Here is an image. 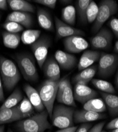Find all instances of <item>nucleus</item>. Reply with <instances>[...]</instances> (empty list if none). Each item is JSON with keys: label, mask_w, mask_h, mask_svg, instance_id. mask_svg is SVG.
Here are the masks:
<instances>
[{"label": "nucleus", "mask_w": 118, "mask_h": 132, "mask_svg": "<svg viewBox=\"0 0 118 132\" xmlns=\"http://www.w3.org/2000/svg\"><path fill=\"white\" fill-rule=\"evenodd\" d=\"M98 66V75L102 78L111 76L118 66V55L102 52Z\"/></svg>", "instance_id": "0eeeda50"}, {"label": "nucleus", "mask_w": 118, "mask_h": 132, "mask_svg": "<svg viewBox=\"0 0 118 132\" xmlns=\"http://www.w3.org/2000/svg\"><path fill=\"white\" fill-rule=\"evenodd\" d=\"M56 30V40L63 38H67L73 36H84L85 33L80 29L73 28L60 20L57 16L54 17Z\"/></svg>", "instance_id": "9b49d317"}, {"label": "nucleus", "mask_w": 118, "mask_h": 132, "mask_svg": "<svg viewBox=\"0 0 118 132\" xmlns=\"http://www.w3.org/2000/svg\"><path fill=\"white\" fill-rule=\"evenodd\" d=\"M48 132H50V131H48Z\"/></svg>", "instance_id": "3c124183"}, {"label": "nucleus", "mask_w": 118, "mask_h": 132, "mask_svg": "<svg viewBox=\"0 0 118 132\" xmlns=\"http://www.w3.org/2000/svg\"><path fill=\"white\" fill-rule=\"evenodd\" d=\"M98 11L99 6L94 1H91L87 7L86 12L87 20L88 23H93L95 21L98 15Z\"/></svg>", "instance_id": "473e14b6"}, {"label": "nucleus", "mask_w": 118, "mask_h": 132, "mask_svg": "<svg viewBox=\"0 0 118 132\" xmlns=\"http://www.w3.org/2000/svg\"><path fill=\"white\" fill-rule=\"evenodd\" d=\"M78 128L77 126H72L68 128H62L56 131L55 132H75Z\"/></svg>", "instance_id": "ea45409f"}, {"label": "nucleus", "mask_w": 118, "mask_h": 132, "mask_svg": "<svg viewBox=\"0 0 118 132\" xmlns=\"http://www.w3.org/2000/svg\"><path fill=\"white\" fill-rule=\"evenodd\" d=\"M106 128L108 129H115L118 128V118H114L106 126Z\"/></svg>", "instance_id": "e433bc0d"}, {"label": "nucleus", "mask_w": 118, "mask_h": 132, "mask_svg": "<svg viewBox=\"0 0 118 132\" xmlns=\"http://www.w3.org/2000/svg\"><path fill=\"white\" fill-rule=\"evenodd\" d=\"M102 52L98 51L87 50L82 54L79 60L78 68L79 71L89 67L95 62L99 61Z\"/></svg>", "instance_id": "a211bd4d"}, {"label": "nucleus", "mask_w": 118, "mask_h": 132, "mask_svg": "<svg viewBox=\"0 0 118 132\" xmlns=\"http://www.w3.org/2000/svg\"><path fill=\"white\" fill-rule=\"evenodd\" d=\"M98 71V66L93 65L81 70L73 78V82L76 84L87 85L91 81Z\"/></svg>", "instance_id": "412c9836"}, {"label": "nucleus", "mask_w": 118, "mask_h": 132, "mask_svg": "<svg viewBox=\"0 0 118 132\" xmlns=\"http://www.w3.org/2000/svg\"><path fill=\"white\" fill-rule=\"evenodd\" d=\"M15 22L26 28H30L33 24V18L30 13L13 11L6 16L5 22Z\"/></svg>", "instance_id": "f3484780"}, {"label": "nucleus", "mask_w": 118, "mask_h": 132, "mask_svg": "<svg viewBox=\"0 0 118 132\" xmlns=\"http://www.w3.org/2000/svg\"><path fill=\"white\" fill-rule=\"evenodd\" d=\"M84 109L101 113L106 111V107L104 101L100 98H94L84 105Z\"/></svg>", "instance_id": "bb28decb"}, {"label": "nucleus", "mask_w": 118, "mask_h": 132, "mask_svg": "<svg viewBox=\"0 0 118 132\" xmlns=\"http://www.w3.org/2000/svg\"><path fill=\"white\" fill-rule=\"evenodd\" d=\"M91 0H78L76 2V11L80 22L84 24L87 23V9Z\"/></svg>", "instance_id": "c756f323"}, {"label": "nucleus", "mask_w": 118, "mask_h": 132, "mask_svg": "<svg viewBox=\"0 0 118 132\" xmlns=\"http://www.w3.org/2000/svg\"><path fill=\"white\" fill-rule=\"evenodd\" d=\"M4 101V96L3 89V86L1 81V77L0 76V102H3Z\"/></svg>", "instance_id": "a19ab883"}, {"label": "nucleus", "mask_w": 118, "mask_h": 132, "mask_svg": "<svg viewBox=\"0 0 118 132\" xmlns=\"http://www.w3.org/2000/svg\"><path fill=\"white\" fill-rule=\"evenodd\" d=\"M23 98L24 96L21 90L19 88H16L12 93L3 102V104L0 107V111L5 108H12L18 105V104L23 100Z\"/></svg>", "instance_id": "a878e982"}, {"label": "nucleus", "mask_w": 118, "mask_h": 132, "mask_svg": "<svg viewBox=\"0 0 118 132\" xmlns=\"http://www.w3.org/2000/svg\"><path fill=\"white\" fill-rule=\"evenodd\" d=\"M105 124V122L98 123V124L94 126L91 129H90L88 132H101Z\"/></svg>", "instance_id": "4c0bfd02"}, {"label": "nucleus", "mask_w": 118, "mask_h": 132, "mask_svg": "<svg viewBox=\"0 0 118 132\" xmlns=\"http://www.w3.org/2000/svg\"><path fill=\"white\" fill-rule=\"evenodd\" d=\"M92 125L89 123H84L81 125L75 132H88Z\"/></svg>", "instance_id": "58836bf2"}, {"label": "nucleus", "mask_w": 118, "mask_h": 132, "mask_svg": "<svg viewBox=\"0 0 118 132\" xmlns=\"http://www.w3.org/2000/svg\"><path fill=\"white\" fill-rule=\"evenodd\" d=\"M91 81L96 88L103 93L111 94L116 93L113 86L108 81L99 79H93Z\"/></svg>", "instance_id": "2f4dec72"}, {"label": "nucleus", "mask_w": 118, "mask_h": 132, "mask_svg": "<svg viewBox=\"0 0 118 132\" xmlns=\"http://www.w3.org/2000/svg\"><path fill=\"white\" fill-rule=\"evenodd\" d=\"M7 132H13V131L10 129H9V130H8V131H7Z\"/></svg>", "instance_id": "de8ad7c7"}, {"label": "nucleus", "mask_w": 118, "mask_h": 132, "mask_svg": "<svg viewBox=\"0 0 118 132\" xmlns=\"http://www.w3.org/2000/svg\"><path fill=\"white\" fill-rule=\"evenodd\" d=\"M118 10V5L114 0H104L101 1L99 6L97 17L92 28L93 34H97L103 27L105 22L112 15L115 14Z\"/></svg>", "instance_id": "423d86ee"}, {"label": "nucleus", "mask_w": 118, "mask_h": 132, "mask_svg": "<svg viewBox=\"0 0 118 132\" xmlns=\"http://www.w3.org/2000/svg\"><path fill=\"white\" fill-rule=\"evenodd\" d=\"M115 36L118 38V19L115 18H112L108 23Z\"/></svg>", "instance_id": "c9c22d12"}, {"label": "nucleus", "mask_w": 118, "mask_h": 132, "mask_svg": "<svg viewBox=\"0 0 118 132\" xmlns=\"http://www.w3.org/2000/svg\"><path fill=\"white\" fill-rule=\"evenodd\" d=\"M4 128H5V126L4 125H0V132H4Z\"/></svg>", "instance_id": "a18cd8bd"}, {"label": "nucleus", "mask_w": 118, "mask_h": 132, "mask_svg": "<svg viewBox=\"0 0 118 132\" xmlns=\"http://www.w3.org/2000/svg\"><path fill=\"white\" fill-rule=\"evenodd\" d=\"M38 23L44 29L53 32L54 31V24L50 14L45 9L38 8L37 12Z\"/></svg>", "instance_id": "4be33fe9"}, {"label": "nucleus", "mask_w": 118, "mask_h": 132, "mask_svg": "<svg viewBox=\"0 0 118 132\" xmlns=\"http://www.w3.org/2000/svg\"><path fill=\"white\" fill-rule=\"evenodd\" d=\"M74 109L72 107L58 105L54 107L51 117L52 124L61 129L73 126Z\"/></svg>", "instance_id": "39448f33"}, {"label": "nucleus", "mask_w": 118, "mask_h": 132, "mask_svg": "<svg viewBox=\"0 0 118 132\" xmlns=\"http://www.w3.org/2000/svg\"><path fill=\"white\" fill-rule=\"evenodd\" d=\"M61 80L62 79L58 81L46 79L40 86L38 90L43 104L47 111L50 118L52 115L54 103Z\"/></svg>", "instance_id": "20e7f679"}, {"label": "nucleus", "mask_w": 118, "mask_h": 132, "mask_svg": "<svg viewBox=\"0 0 118 132\" xmlns=\"http://www.w3.org/2000/svg\"><path fill=\"white\" fill-rule=\"evenodd\" d=\"M54 57L59 67L64 70L72 69L77 62V59L74 55L60 50L55 52Z\"/></svg>", "instance_id": "4468645a"}, {"label": "nucleus", "mask_w": 118, "mask_h": 132, "mask_svg": "<svg viewBox=\"0 0 118 132\" xmlns=\"http://www.w3.org/2000/svg\"><path fill=\"white\" fill-rule=\"evenodd\" d=\"M41 31L38 30L29 29L23 32L21 36V40L25 45H31L36 41L40 37Z\"/></svg>", "instance_id": "7c9ffc66"}, {"label": "nucleus", "mask_w": 118, "mask_h": 132, "mask_svg": "<svg viewBox=\"0 0 118 132\" xmlns=\"http://www.w3.org/2000/svg\"><path fill=\"white\" fill-rule=\"evenodd\" d=\"M110 132H118V128H117V129H115L112 130Z\"/></svg>", "instance_id": "49530a36"}, {"label": "nucleus", "mask_w": 118, "mask_h": 132, "mask_svg": "<svg viewBox=\"0 0 118 132\" xmlns=\"http://www.w3.org/2000/svg\"><path fill=\"white\" fill-rule=\"evenodd\" d=\"M23 119L18 105L10 108H5L0 111V125L10 123Z\"/></svg>", "instance_id": "aec40b11"}, {"label": "nucleus", "mask_w": 118, "mask_h": 132, "mask_svg": "<svg viewBox=\"0 0 118 132\" xmlns=\"http://www.w3.org/2000/svg\"><path fill=\"white\" fill-rule=\"evenodd\" d=\"M57 99L59 103L72 107H76L72 86L67 76L64 77L59 85Z\"/></svg>", "instance_id": "1a4fd4ad"}, {"label": "nucleus", "mask_w": 118, "mask_h": 132, "mask_svg": "<svg viewBox=\"0 0 118 132\" xmlns=\"http://www.w3.org/2000/svg\"><path fill=\"white\" fill-rule=\"evenodd\" d=\"M112 39L111 31L108 28L102 27L91 39V43L94 49L106 50L111 47Z\"/></svg>", "instance_id": "9d476101"}, {"label": "nucleus", "mask_w": 118, "mask_h": 132, "mask_svg": "<svg viewBox=\"0 0 118 132\" xmlns=\"http://www.w3.org/2000/svg\"><path fill=\"white\" fill-rule=\"evenodd\" d=\"M114 51L115 53H118V40L115 43L114 47Z\"/></svg>", "instance_id": "c03bdc74"}, {"label": "nucleus", "mask_w": 118, "mask_h": 132, "mask_svg": "<svg viewBox=\"0 0 118 132\" xmlns=\"http://www.w3.org/2000/svg\"><path fill=\"white\" fill-rule=\"evenodd\" d=\"M98 95V93L87 85L76 84L74 86V98L81 104H85L92 99L95 98Z\"/></svg>", "instance_id": "ddd939ff"}, {"label": "nucleus", "mask_w": 118, "mask_h": 132, "mask_svg": "<svg viewBox=\"0 0 118 132\" xmlns=\"http://www.w3.org/2000/svg\"><path fill=\"white\" fill-rule=\"evenodd\" d=\"M34 2L54 9L55 7L57 1L56 0H34Z\"/></svg>", "instance_id": "f704fd0d"}, {"label": "nucleus", "mask_w": 118, "mask_h": 132, "mask_svg": "<svg viewBox=\"0 0 118 132\" xmlns=\"http://www.w3.org/2000/svg\"><path fill=\"white\" fill-rule=\"evenodd\" d=\"M62 19L64 22L69 26H74L76 22V11L72 5H68L62 10Z\"/></svg>", "instance_id": "c85d7f7f"}, {"label": "nucleus", "mask_w": 118, "mask_h": 132, "mask_svg": "<svg viewBox=\"0 0 118 132\" xmlns=\"http://www.w3.org/2000/svg\"><path fill=\"white\" fill-rule=\"evenodd\" d=\"M51 45V39L45 36L39 38L36 41L31 45V50L40 69H42L43 65L46 60L48 50Z\"/></svg>", "instance_id": "6e6552de"}, {"label": "nucleus", "mask_w": 118, "mask_h": 132, "mask_svg": "<svg viewBox=\"0 0 118 132\" xmlns=\"http://www.w3.org/2000/svg\"><path fill=\"white\" fill-rule=\"evenodd\" d=\"M0 20H1V16H0Z\"/></svg>", "instance_id": "8fccbe9b"}, {"label": "nucleus", "mask_w": 118, "mask_h": 132, "mask_svg": "<svg viewBox=\"0 0 118 132\" xmlns=\"http://www.w3.org/2000/svg\"><path fill=\"white\" fill-rule=\"evenodd\" d=\"M24 90L30 102L38 113L41 112L45 110V107L43 104L40 95L37 90L29 84L24 85Z\"/></svg>", "instance_id": "6ab92c4d"}, {"label": "nucleus", "mask_w": 118, "mask_h": 132, "mask_svg": "<svg viewBox=\"0 0 118 132\" xmlns=\"http://www.w3.org/2000/svg\"><path fill=\"white\" fill-rule=\"evenodd\" d=\"M8 4L13 11L34 13V6L25 0H8Z\"/></svg>", "instance_id": "5701e85b"}, {"label": "nucleus", "mask_w": 118, "mask_h": 132, "mask_svg": "<svg viewBox=\"0 0 118 132\" xmlns=\"http://www.w3.org/2000/svg\"><path fill=\"white\" fill-rule=\"evenodd\" d=\"M0 73L8 91L13 89L20 80V74L15 63L2 56H0Z\"/></svg>", "instance_id": "f03ea898"}, {"label": "nucleus", "mask_w": 118, "mask_h": 132, "mask_svg": "<svg viewBox=\"0 0 118 132\" xmlns=\"http://www.w3.org/2000/svg\"><path fill=\"white\" fill-rule=\"evenodd\" d=\"M18 67L27 81L36 82L38 80V73L34 57L29 53H19L13 56Z\"/></svg>", "instance_id": "7ed1b4c3"}, {"label": "nucleus", "mask_w": 118, "mask_h": 132, "mask_svg": "<svg viewBox=\"0 0 118 132\" xmlns=\"http://www.w3.org/2000/svg\"><path fill=\"white\" fill-rule=\"evenodd\" d=\"M101 132H106V131H102Z\"/></svg>", "instance_id": "09e8293b"}, {"label": "nucleus", "mask_w": 118, "mask_h": 132, "mask_svg": "<svg viewBox=\"0 0 118 132\" xmlns=\"http://www.w3.org/2000/svg\"><path fill=\"white\" fill-rule=\"evenodd\" d=\"M106 117L105 114L96 113L87 110H77L75 111L73 115V120L76 123L93 122L97 120L103 119Z\"/></svg>", "instance_id": "dca6fc26"}, {"label": "nucleus", "mask_w": 118, "mask_h": 132, "mask_svg": "<svg viewBox=\"0 0 118 132\" xmlns=\"http://www.w3.org/2000/svg\"><path fill=\"white\" fill-rule=\"evenodd\" d=\"M63 42L64 49L71 53H78L86 49L89 46L86 40L78 36L66 38Z\"/></svg>", "instance_id": "f8f14e48"}, {"label": "nucleus", "mask_w": 118, "mask_h": 132, "mask_svg": "<svg viewBox=\"0 0 118 132\" xmlns=\"http://www.w3.org/2000/svg\"><path fill=\"white\" fill-rule=\"evenodd\" d=\"M48 116L47 111L44 110L28 118L19 120L15 127L19 132H44L52 128L47 119Z\"/></svg>", "instance_id": "f257e3e1"}, {"label": "nucleus", "mask_w": 118, "mask_h": 132, "mask_svg": "<svg viewBox=\"0 0 118 132\" xmlns=\"http://www.w3.org/2000/svg\"><path fill=\"white\" fill-rule=\"evenodd\" d=\"M18 107L23 119L31 116L34 113L33 106L30 102L28 98L26 97H24L23 100L18 105Z\"/></svg>", "instance_id": "cd10ccee"}, {"label": "nucleus", "mask_w": 118, "mask_h": 132, "mask_svg": "<svg viewBox=\"0 0 118 132\" xmlns=\"http://www.w3.org/2000/svg\"><path fill=\"white\" fill-rule=\"evenodd\" d=\"M42 69L47 79L58 81L60 79V69L56 60L49 58L45 61Z\"/></svg>", "instance_id": "2eb2a0df"}, {"label": "nucleus", "mask_w": 118, "mask_h": 132, "mask_svg": "<svg viewBox=\"0 0 118 132\" xmlns=\"http://www.w3.org/2000/svg\"><path fill=\"white\" fill-rule=\"evenodd\" d=\"M101 95L109 109L110 115L112 117L118 115V96L103 92Z\"/></svg>", "instance_id": "b1692460"}, {"label": "nucleus", "mask_w": 118, "mask_h": 132, "mask_svg": "<svg viewBox=\"0 0 118 132\" xmlns=\"http://www.w3.org/2000/svg\"><path fill=\"white\" fill-rule=\"evenodd\" d=\"M2 36L4 46L10 49L17 48L21 41V36L19 34H13L8 31H3Z\"/></svg>", "instance_id": "393cba45"}, {"label": "nucleus", "mask_w": 118, "mask_h": 132, "mask_svg": "<svg viewBox=\"0 0 118 132\" xmlns=\"http://www.w3.org/2000/svg\"><path fill=\"white\" fill-rule=\"evenodd\" d=\"M2 27L4 28L6 31L10 33H13V34H18L20 31L24 30V27L16 23L15 22H4Z\"/></svg>", "instance_id": "72a5a7b5"}, {"label": "nucleus", "mask_w": 118, "mask_h": 132, "mask_svg": "<svg viewBox=\"0 0 118 132\" xmlns=\"http://www.w3.org/2000/svg\"><path fill=\"white\" fill-rule=\"evenodd\" d=\"M115 84L116 86V88L117 90H118V68H117V72L116 74V76H115Z\"/></svg>", "instance_id": "37998d69"}, {"label": "nucleus", "mask_w": 118, "mask_h": 132, "mask_svg": "<svg viewBox=\"0 0 118 132\" xmlns=\"http://www.w3.org/2000/svg\"><path fill=\"white\" fill-rule=\"evenodd\" d=\"M0 9L3 10L8 9V2L6 0H0Z\"/></svg>", "instance_id": "79ce46f5"}]
</instances>
